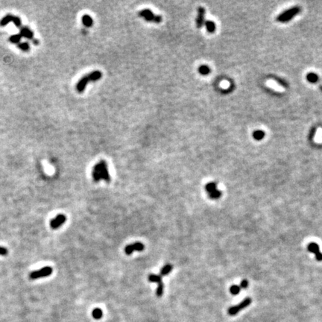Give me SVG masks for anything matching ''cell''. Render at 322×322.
I'll use <instances>...</instances> for the list:
<instances>
[{
	"mask_svg": "<svg viewBox=\"0 0 322 322\" xmlns=\"http://www.w3.org/2000/svg\"><path fill=\"white\" fill-rule=\"evenodd\" d=\"M301 11V8L298 6L291 8L287 11H284L281 14H280L277 18V20L280 23H286V22L290 21L294 17L298 14Z\"/></svg>",
	"mask_w": 322,
	"mask_h": 322,
	"instance_id": "6da1fadb",
	"label": "cell"
},
{
	"mask_svg": "<svg viewBox=\"0 0 322 322\" xmlns=\"http://www.w3.org/2000/svg\"><path fill=\"white\" fill-rule=\"evenodd\" d=\"M139 17H143L148 22H152L154 23H160L163 21V17L160 15H156L149 9H143L139 11L138 13Z\"/></svg>",
	"mask_w": 322,
	"mask_h": 322,
	"instance_id": "7a4b0ae2",
	"label": "cell"
},
{
	"mask_svg": "<svg viewBox=\"0 0 322 322\" xmlns=\"http://www.w3.org/2000/svg\"><path fill=\"white\" fill-rule=\"evenodd\" d=\"M53 272V269L52 267L46 266L40 269L32 272L30 273L29 278L32 280H36V279L41 278V277H46L48 276H50Z\"/></svg>",
	"mask_w": 322,
	"mask_h": 322,
	"instance_id": "3957f363",
	"label": "cell"
},
{
	"mask_svg": "<svg viewBox=\"0 0 322 322\" xmlns=\"http://www.w3.org/2000/svg\"><path fill=\"white\" fill-rule=\"evenodd\" d=\"M148 280H149L150 282L158 283V287L157 288L156 294H157V297H161L163 295V293L164 289L163 283L162 282V277L160 275L150 274L148 276Z\"/></svg>",
	"mask_w": 322,
	"mask_h": 322,
	"instance_id": "277c9868",
	"label": "cell"
},
{
	"mask_svg": "<svg viewBox=\"0 0 322 322\" xmlns=\"http://www.w3.org/2000/svg\"><path fill=\"white\" fill-rule=\"evenodd\" d=\"M11 22H13L17 27H20L22 24L20 18L18 17L14 16V15H11V14H8L0 20V26H6V25H8Z\"/></svg>",
	"mask_w": 322,
	"mask_h": 322,
	"instance_id": "5b68a950",
	"label": "cell"
},
{
	"mask_svg": "<svg viewBox=\"0 0 322 322\" xmlns=\"http://www.w3.org/2000/svg\"><path fill=\"white\" fill-rule=\"evenodd\" d=\"M251 298H245V299L244 300V301H242L241 303H239L238 305H237V306L230 307V308L229 309V314L231 315H236V314L238 313L240 311V310H242V309L245 308V307H247L249 304H251Z\"/></svg>",
	"mask_w": 322,
	"mask_h": 322,
	"instance_id": "8992f818",
	"label": "cell"
},
{
	"mask_svg": "<svg viewBox=\"0 0 322 322\" xmlns=\"http://www.w3.org/2000/svg\"><path fill=\"white\" fill-rule=\"evenodd\" d=\"M99 172H100V175H101V179L105 180L106 182L109 183L110 181V177L109 174V172H108V168L107 163L105 162V160H101L99 163Z\"/></svg>",
	"mask_w": 322,
	"mask_h": 322,
	"instance_id": "52a82bcc",
	"label": "cell"
},
{
	"mask_svg": "<svg viewBox=\"0 0 322 322\" xmlns=\"http://www.w3.org/2000/svg\"><path fill=\"white\" fill-rule=\"evenodd\" d=\"M66 220V217L63 214H58L54 219L51 220L50 226L51 228L55 230L58 229L62 225H63Z\"/></svg>",
	"mask_w": 322,
	"mask_h": 322,
	"instance_id": "ba28073f",
	"label": "cell"
},
{
	"mask_svg": "<svg viewBox=\"0 0 322 322\" xmlns=\"http://www.w3.org/2000/svg\"><path fill=\"white\" fill-rule=\"evenodd\" d=\"M145 248V246L141 242H135V243L131 244L125 248V252L127 255H130L132 254L134 251H142Z\"/></svg>",
	"mask_w": 322,
	"mask_h": 322,
	"instance_id": "9c48e42d",
	"label": "cell"
},
{
	"mask_svg": "<svg viewBox=\"0 0 322 322\" xmlns=\"http://www.w3.org/2000/svg\"><path fill=\"white\" fill-rule=\"evenodd\" d=\"M204 17H205V9L203 7H199L198 8V15L196 18L197 28H201L204 24Z\"/></svg>",
	"mask_w": 322,
	"mask_h": 322,
	"instance_id": "30bf717a",
	"label": "cell"
},
{
	"mask_svg": "<svg viewBox=\"0 0 322 322\" xmlns=\"http://www.w3.org/2000/svg\"><path fill=\"white\" fill-rule=\"evenodd\" d=\"M308 250L310 252L313 253L315 255V258L318 261H321L322 260V253L320 252L319 250V246L318 245V244L315 243V242H311L308 245Z\"/></svg>",
	"mask_w": 322,
	"mask_h": 322,
	"instance_id": "8fae6325",
	"label": "cell"
},
{
	"mask_svg": "<svg viewBox=\"0 0 322 322\" xmlns=\"http://www.w3.org/2000/svg\"><path fill=\"white\" fill-rule=\"evenodd\" d=\"M89 82H90V80L89 79H88V77H87V75L82 77L81 79L79 80V81L76 84L77 91H78L79 93H81V92H84V91L85 90V88L86 87H87V84H88Z\"/></svg>",
	"mask_w": 322,
	"mask_h": 322,
	"instance_id": "7c38bea8",
	"label": "cell"
},
{
	"mask_svg": "<svg viewBox=\"0 0 322 322\" xmlns=\"http://www.w3.org/2000/svg\"><path fill=\"white\" fill-rule=\"evenodd\" d=\"M87 77L89 79L90 82H95L97 81L100 80L102 77V72L99 70H96V71H92L90 73L87 74Z\"/></svg>",
	"mask_w": 322,
	"mask_h": 322,
	"instance_id": "4fadbf2b",
	"label": "cell"
},
{
	"mask_svg": "<svg viewBox=\"0 0 322 322\" xmlns=\"http://www.w3.org/2000/svg\"><path fill=\"white\" fill-rule=\"evenodd\" d=\"M19 34L21 35L22 37H23L25 38L29 39V40H32L34 37L33 32L30 28H28V27H23V28H22L21 30H20Z\"/></svg>",
	"mask_w": 322,
	"mask_h": 322,
	"instance_id": "5bb4252c",
	"label": "cell"
},
{
	"mask_svg": "<svg viewBox=\"0 0 322 322\" xmlns=\"http://www.w3.org/2000/svg\"><path fill=\"white\" fill-rule=\"evenodd\" d=\"M92 178L94 179V181L99 182L101 180V175H100L99 172V165L97 163L94 165L93 169H92Z\"/></svg>",
	"mask_w": 322,
	"mask_h": 322,
	"instance_id": "9a60e30c",
	"label": "cell"
},
{
	"mask_svg": "<svg viewBox=\"0 0 322 322\" xmlns=\"http://www.w3.org/2000/svg\"><path fill=\"white\" fill-rule=\"evenodd\" d=\"M81 21L86 27H91L93 24V19L88 14H84V16L82 17Z\"/></svg>",
	"mask_w": 322,
	"mask_h": 322,
	"instance_id": "2e32d148",
	"label": "cell"
},
{
	"mask_svg": "<svg viewBox=\"0 0 322 322\" xmlns=\"http://www.w3.org/2000/svg\"><path fill=\"white\" fill-rule=\"evenodd\" d=\"M204 25H205L207 32H210V33H213V32L216 31V24H215L212 21H210V20L206 21L205 23H204Z\"/></svg>",
	"mask_w": 322,
	"mask_h": 322,
	"instance_id": "e0dca14e",
	"label": "cell"
},
{
	"mask_svg": "<svg viewBox=\"0 0 322 322\" xmlns=\"http://www.w3.org/2000/svg\"><path fill=\"white\" fill-rule=\"evenodd\" d=\"M199 73L202 75H207L210 72V68L207 65H201L199 68Z\"/></svg>",
	"mask_w": 322,
	"mask_h": 322,
	"instance_id": "ac0fdd59",
	"label": "cell"
},
{
	"mask_svg": "<svg viewBox=\"0 0 322 322\" xmlns=\"http://www.w3.org/2000/svg\"><path fill=\"white\" fill-rule=\"evenodd\" d=\"M172 266L171 265H165V266L163 267V268L160 271V276L162 277V276H164V275L169 274L171 272V271H172Z\"/></svg>",
	"mask_w": 322,
	"mask_h": 322,
	"instance_id": "d6986e66",
	"label": "cell"
},
{
	"mask_svg": "<svg viewBox=\"0 0 322 322\" xmlns=\"http://www.w3.org/2000/svg\"><path fill=\"white\" fill-rule=\"evenodd\" d=\"M253 137L256 140H261L264 138L265 132L263 131H261V130H257V131H254V134H253Z\"/></svg>",
	"mask_w": 322,
	"mask_h": 322,
	"instance_id": "ffe728a7",
	"label": "cell"
},
{
	"mask_svg": "<svg viewBox=\"0 0 322 322\" xmlns=\"http://www.w3.org/2000/svg\"><path fill=\"white\" fill-rule=\"evenodd\" d=\"M92 317H93L95 319H97L98 320V319H101L103 313L101 309L96 308L93 310V311H92Z\"/></svg>",
	"mask_w": 322,
	"mask_h": 322,
	"instance_id": "44dd1931",
	"label": "cell"
},
{
	"mask_svg": "<svg viewBox=\"0 0 322 322\" xmlns=\"http://www.w3.org/2000/svg\"><path fill=\"white\" fill-rule=\"evenodd\" d=\"M306 79L309 82L311 83H315L319 81V76L315 73H309L306 76Z\"/></svg>",
	"mask_w": 322,
	"mask_h": 322,
	"instance_id": "7402d4cb",
	"label": "cell"
},
{
	"mask_svg": "<svg viewBox=\"0 0 322 322\" xmlns=\"http://www.w3.org/2000/svg\"><path fill=\"white\" fill-rule=\"evenodd\" d=\"M22 37L21 35L19 34H14L12 35V36H11L10 37V38H9V40H10V42L12 43H19V42H20V40H21Z\"/></svg>",
	"mask_w": 322,
	"mask_h": 322,
	"instance_id": "603a6c76",
	"label": "cell"
},
{
	"mask_svg": "<svg viewBox=\"0 0 322 322\" xmlns=\"http://www.w3.org/2000/svg\"><path fill=\"white\" fill-rule=\"evenodd\" d=\"M206 190L207 191L208 193H210L212 192H213L214 190H217L216 189V183L214 182H211V183H208L206 185Z\"/></svg>",
	"mask_w": 322,
	"mask_h": 322,
	"instance_id": "cb8c5ba5",
	"label": "cell"
},
{
	"mask_svg": "<svg viewBox=\"0 0 322 322\" xmlns=\"http://www.w3.org/2000/svg\"><path fill=\"white\" fill-rule=\"evenodd\" d=\"M18 48L19 49H21L22 51L24 52H28L30 49V46L28 44V43L24 42V43H18Z\"/></svg>",
	"mask_w": 322,
	"mask_h": 322,
	"instance_id": "d4e9b609",
	"label": "cell"
},
{
	"mask_svg": "<svg viewBox=\"0 0 322 322\" xmlns=\"http://www.w3.org/2000/svg\"><path fill=\"white\" fill-rule=\"evenodd\" d=\"M209 195H210V198H211V199H219V198L221 196V191H219V190H216L213 192H210V193H209Z\"/></svg>",
	"mask_w": 322,
	"mask_h": 322,
	"instance_id": "484cf974",
	"label": "cell"
},
{
	"mask_svg": "<svg viewBox=\"0 0 322 322\" xmlns=\"http://www.w3.org/2000/svg\"><path fill=\"white\" fill-rule=\"evenodd\" d=\"M230 292H231L233 294H237L239 293V292H240V286H239V285H233L230 287Z\"/></svg>",
	"mask_w": 322,
	"mask_h": 322,
	"instance_id": "4316f807",
	"label": "cell"
},
{
	"mask_svg": "<svg viewBox=\"0 0 322 322\" xmlns=\"http://www.w3.org/2000/svg\"><path fill=\"white\" fill-rule=\"evenodd\" d=\"M8 254V249L4 247H1L0 246V255L1 256H6Z\"/></svg>",
	"mask_w": 322,
	"mask_h": 322,
	"instance_id": "83f0119b",
	"label": "cell"
},
{
	"mask_svg": "<svg viewBox=\"0 0 322 322\" xmlns=\"http://www.w3.org/2000/svg\"><path fill=\"white\" fill-rule=\"evenodd\" d=\"M248 282L247 280H243L241 282V285L240 286L242 288H247L248 287Z\"/></svg>",
	"mask_w": 322,
	"mask_h": 322,
	"instance_id": "f1b7e54d",
	"label": "cell"
},
{
	"mask_svg": "<svg viewBox=\"0 0 322 322\" xmlns=\"http://www.w3.org/2000/svg\"><path fill=\"white\" fill-rule=\"evenodd\" d=\"M34 44H38V40H34Z\"/></svg>",
	"mask_w": 322,
	"mask_h": 322,
	"instance_id": "f546056e",
	"label": "cell"
}]
</instances>
